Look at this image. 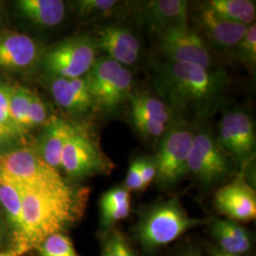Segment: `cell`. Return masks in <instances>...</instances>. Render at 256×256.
I'll list each match as a JSON object with an SVG mask.
<instances>
[{
    "label": "cell",
    "instance_id": "34",
    "mask_svg": "<svg viewBox=\"0 0 256 256\" xmlns=\"http://www.w3.org/2000/svg\"><path fill=\"white\" fill-rule=\"evenodd\" d=\"M138 162L144 185V188L146 189L147 187L155 180L156 174L155 160L154 156H144L138 158Z\"/></svg>",
    "mask_w": 256,
    "mask_h": 256
},
{
    "label": "cell",
    "instance_id": "4",
    "mask_svg": "<svg viewBox=\"0 0 256 256\" xmlns=\"http://www.w3.org/2000/svg\"><path fill=\"white\" fill-rule=\"evenodd\" d=\"M0 176L14 183L19 189L57 192L72 188L32 148H16L0 154Z\"/></svg>",
    "mask_w": 256,
    "mask_h": 256
},
{
    "label": "cell",
    "instance_id": "7",
    "mask_svg": "<svg viewBox=\"0 0 256 256\" xmlns=\"http://www.w3.org/2000/svg\"><path fill=\"white\" fill-rule=\"evenodd\" d=\"M86 78L94 106L106 113L116 111L132 94L131 72L106 56L95 60Z\"/></svg>",
    "mask_w": 256,
    "mask_h": 256
},
{
    "label": "cell",
    "instance_id": "32",
    "mask_svg": "<svg viewBox=\"0 0 256 256\" xmlns=\"http://www.w3.org/2000/svg\"><path fill=\"white\" fill-rule=\"evenodd\" d=\"M28 120L30 128H36L40 126H46L48 119V110L46 108L45 102L41 99V97L32 92L30 111H28Z\"/></svg>",
    "mask_w": 256,
    "mask_h": 256
},
{
    "label": "cell",
    "instance_id": "40",
    "mask_svg": "<svg viewBox=\"0 0 256 256\" xmlns=\"http://www.w3.org/2000/svg\"><path fill=\"white\" fill-rule=\"evenodd\" d=\"M0 238H1V232H0Z\"/></svg>",
    "mask_w": 256,
    "mask_h": 256
},
{
    "label": "cell",
    "instance_id": "24",
    "mask_svg": "<svg viewBox=\"0 0 256 256\" xmlns=\"http://www.w3.org/2000/svg\"><path fill=\"white\" fill-rule=\"evenodd\" d=\"M128 101L130 102L131 113H137L165 126L173 120V113L167 104L146 92H134L130 95Z\"/></svg>",
    "mask_w": 256,
    "mask_h": 256
},
{
    "label": "cell",
    "instance_id": "13",
    "mask_svg": "<svg viewBox=\"0 0 256 256\" xmlns=\"http://www.w3.org/2000/svg\"><path fill=\"white\" fill-rule=\"evenodd\" d=\"M36 41L25 34L12 30H0V68L23 72L34 68L42 58Z\"/></svg>",
    "mask_w": 256,
    "mask_h": 256
},
{
    "label": "cell",
    "instance_id": "3",
    "mask_svg": "<svg viewBox=\"0 0 256 256\" xmlns=\"http://www.w3.org/2000/svg\"><path fill=\"white\" fill-rule=\"evenodd\" d=\"M209 221L191 218L178 198L160 200L140 209L133 234L142 250L153 254L186 232L209 224Z\"/></svg>",
    "mask_w": 256,
    "mask_h": 256
},
{
    "label": "cell",
    "instance_id": "26",
    "mask_svg": "<svg viewBox=\"0 0 256 256\" xmlns=\"http://www.w3.org/2000/svg\"><path fill=\"white\" fill-rule=\"evenodd\" d=\"M101 256H140L128 236L116 227L102 230Z\"/></svg>",
    "mask_w": 256,
    "mask_h": 256
},
{
    "label": "cell",
    "instance_id": "6",
    "mask_svg": "<svg viewBox=\"0 0 256 256\" xmlns=\"http://www.w3.org/2000/svg\"><path fill=\"white\" fill-rule=\"evenodd\" d=\"M232 158L218 144L216 138L207 128L194 130L188 158V174L205 190L225 182L234 174Z\"/></svg>",
    "mask_w": 256,
    "mask_h": 256
},
{
    "label": "cell",
    "instance_id": "21",
    "mask_svg": "<svg viewBox=\"0 0 256 256\" xmlns=\"http://www.w3.org/2000/svg\"><path fill=\"white\" fill-rule=\"evenodd\" d=\"M16 7L28 20L42 27L58 26L66 14L64 3L60 0H19Z\"/></svg>",
    "mask_w": 256,
    "mask_h": 256
},
{
    "label": "cell",
    "instance_id": "28",
    "mask_svg": "<svg viewBox=\"0 0 256 256\" xmlns=\"http://www.w3.org/2000/svg\"><path fill=\"white\" fill-rule=\"evenodd\" d=\"M234 54L250 70H254L256 64V25L248 26L245 36L234 50Z\"/></svg>",
    "mask_w": 256,
    "mask_h": 256
},
{
    "label": "cell",
    "instance_id": "15",
    "mask_svg": "<svg viewBox=\"0 0 256 256\" xmlns=\"http://www.w3.org/2000/svg\"><path fill=\"white\" fill-rule=\"evenodd\" d=\"M198 21L208 43L221 50H234L248 28L221 18L205 5Z\"/></svg>",
    "mask_w": 256,
    "mask_h": 256
},
{
    "label": "cell",
    "instance_id": "17",
    "mask_svg": "<svg viewBox=\"0 0 256 256\" xmlns=\"http://www.w3.org/2000/svg\"><path fill=\"white\" fill-rule=\"evenodd\" d=\"M50 88L56 104L68 112L82 114L95 106L86 75L72 79L54 78Z\"/></svg>",
    "mask_w": 256,
    "mask_h": 256
},
{
    "label": "cell",
    "instance_id": "1",
    "mask_svg": "<svg viewBox=\"0 0 256 256\" xmlns=\"http://www.w3.org/2000/svg\"><path fill=\"white\" fill-rule=\"evenodd\" d=\"M228 75L221 70L198 64L164 62L156 70L153 84L176 119L186 116L202 119L218 108L229 86ZM187 122V120H186Z\"/></svg>",
    "mask_w": 256,
    "mask_h": 256
},
{
    "label": "cell",
    "instance_id": "14",
    "mask_svg": "<svg viewBox=\"0 0 256 256\" xmlns=\"http://www.w3.org/2000/svg\"><path fill=\"white\" fill-rule=\"evenodd\" d=\"M94 42L97 50L119 64L131 66L137 62L140 44L126 28L118 25L102 28Z\"/></svg>",
    "mask_w": 256,
    "mask_h": 256
},
{
    "label": "cell",
    "instance_id": "33",
    "mask_svg": "<svg viewBox=\"0 0 256 256\" xmlns=\"http://www.w3.org/2000/svg\"><path fill=\"white\" fill-rule=\"evenodd\" d=\"M124 186L129 192H131V191L138 192V191L146 190L144 182H142V174H140L138 158L134 160V162H132L131 164L129 166Z\"/></svg>",
    "mask_w": 256,
    "mask_h": 256
},
{
    "label": "cell",
    "instance_id": "19",
    "mask_svg": "<svg viewBox=\"0 0 256 256\" xmlns=\"http://www.w3.org/2000/svg\"><path fill=\"white\" fill-rule=\"evenodd\" d=\"M74 124L63 119H50L39 138L37 152L50 167L59 171L64 146L70 137Z\"/></svg>",
    "mask_w": 256,
    "mask_h": 256
},
{
    "label": "cell",
    "instance_id": "5",
    "mask_svg": "<svg viewBox=\"0 0 256 256\" xmlns=\"http://www.w3.org/2000/svg\"><path fill=\"white\" fill-rule=\"evenodd\" d=\"M194 135V130L184 120L173 119L167 126L154 156L155 182L160 190L173 189L188 174V158Z\"/></svg>",
    "mask_w": 256,
    "mask_h": 256
},
{
    "label": "cell",
    "instance_id": "25",
    "mask_svg": "<svg viewBox=\"0 0 256 256\" xmlns=\"http://www.w3.org/2000/svg\"><path fill=\"white\" fill-rule=\"evenodd\" d=\"M32 90L21 86H12L10 95V106L12 119L20 132L24 135L30 129L28 111Z\"/></svg>",
    "mask_w": 256,
    "mask_h": 256
},
{
    "label": "cell",
    "instance_id": "23",
    "mask_svg": "<svg viewBox=\"0 0 256 256\" xmlns=\"http://www.w3.org/2000/svg\"><path fill=\"white\" fill-rule=\"evenodd\" d=\"M218 16L244 26L256 23V2L250 0H210L204 4Z\"/></svg>",
    "mask_w": 256,
    "mask_h": 256
},
{
    "label": "cell",
    "instance_id": "9",
    "mask_svg": "<svg viewBox=\"0 0 256 256\" xmlns=\"http://www.w3.org/2000/svg\"><path fill=\"white\" fill-rule=\"evenodd\" d=\"M94 39L75 36L52 46L42 56L44 68L54 78H79L90 72L96 60Z\"/></svg>",
    "mask_w": 256,
    "mask_h": 256
},
{
    "label": "cell",
    "instance_id": "30",
    "mask_svg": "<svg viewBox=\"0 0 256 256\" xmlns=\"http://www.w3.org/2000/svg\"><path fill=\"white\" fill-rule=\"evenodd\" d=\"M10 86L6 82H0V124L8 128L12 133L22 140L24 135L20 132L18 126L16 124L10 113Z\"/></svg>",
    "mask_w": 256,
    "mask_h": 256
},
{
    "label": "cell",
    "instance_id": "22",
    "mask_svg": "<svg viewBox=\"0 0 256 256\" xmlns=\"http://www.w3.org/2000/svg\"><path fill=\"white\" fill-rule=\"evenodd\" d=\"M0 204L5 210L10 227L14 230L16 247L25 250L23 245V232H24V218H23V200L22 192L14 183L0 176ZM26 252V250H25Z\"/></svg>",
    "mask_w": 256,
    "mask_h": 256
},
{
    "label": "cell",
    "instance_id": "2",
    "mask_svg": "<svg viewBox=\"0 0 256 256\" xmlns=\"http://www.w3.org/2000/svg\"><path fill=\"white\" fill-rule=\"evenodd\" d=\"M20 190L24 218L22 248L26 252L74 224L82 216L90 192L74 187L57 192Z\"/></svg>",
    "mask_w": 256,
    "mask_h": 256
},
{
    "label": "cell",
    "instance_id": "18",
    "mask_svg": "<svg viewBox=\"0 0 256 256\" xmlns=\"http://www.w3.org/2000/svg\"><path fill=\"white\" fill-rule=\"evenodd\" d=\"M189 4L183 0L149 1L142 12V20L155 32L167 28L188 25Z\"/></svg>",
    "mask_w": 256,
    "mask_h": 256
},
{
    "label": "cell",
    "instance_id": "8",
    "mask_svg": "<svg viewBox=\"0 0 256 256\" xmlns=\"http://www.w3.org/2000/svg\"><path fill=\"white\" fill-rule=\"evenodd\" d=\"M114 168V162L104 154L99 140L86 129L74 126L61 158V169L72 180H84L108 176Z\"/></svg>",
    "mask_w": 256,
    "mask_h": 256
},
{
    "label": "cell",
    "instance_id": "10",
    "mask_svg": "<svg viewBox=\"0 0 256 256\" xmlns=\"http://www.w3.org/2000/svg\"><path fill=\"white\" fill-rule=\"evenodd\" d=\"M158 48L167 62L192 64L214 70L212 56L202 36L188 25L167 28L156 32Z\"/></svg>",
    "mask_w": 256,
    "mask_h": 256
},
{
    "label": "cell",
    "instance_id": "39",
    "mask_svg": "<svg viewBox=\"0 0 256 256\" xmlns=\"http://www.w3.org/2000/svg\"><path fill=\"white\" fill-rule=\"evenodd\" d=\"M0 232H1V224H0Z\"/></svg>",
    "mask_w": 256,
    "mask_h": 256
},
{
    "label": "cell",
    "instance_id": "12",
    "mask_svg": "<svg viewBox=\"0 0 256 256\" xmlns=\"http://www.w3.org/2000/svg\"><path fill=\"white\" fill-rule=\"evenodd\" d=\"M214 204L220 214L238 223L256 218V190L243 176L220 187L214 194Z\"/></svg>",
    "mask_w": 256,
    "mask_h": 256
},
{
    "label": "cell",
    "instance_id": "31",
    "mask_svg": "<svg viewBox=\"0 0 256 256\" xmlns=\"http://www.w3.org/2000/svg\"><path fill=\"white\" fill-rule=\"evenodd\" d=\"M131 120L134 126L142 135L150 138H160L167 128V126L164 124L144 117L137 113H131Z\"/></svg>",
    "mask_w": 256,
    "mask_h": 256
},
{
    "label": "cell",
    "instance_id": "29",
    "mask_svg": "<svg viewBox=\"0 0 256 256\" xmlns=\"http://www.w3.org/2000/svg\"><path fill=\"white\" fill-rule=\"evenodd\" d=\"M118 4L115 0H79L75 2V7L80 16L95 19L110 16Z\"/></svg>",
    "mask_w": 256,
    "mask_h": 256
},
{
    "label": "cell",
    "instance_id": "37",
    "mask_svg": "<svg viewBox=\"0 0 256 256\" xmlns=\"http://www.w3.org/2000/svg\"><path fill=\"white\" fill-rule=\"evenodd\" d=\"M207 252H208V256H238L225 252L221 250L218 248L216 247L214 245L208 246L207 247Z\"/></svg>",
    "mask_w": 256,
    "mask_h": 256
},
{
    "label": "cell",
    "instance_id": "20",
    "mask_svg": "<svg viewBox=\"0 0 256 256\" xmlns=\"http://www.w3.org/2000/svg\"><path fill=\"white\" fill-rule=\"evenodd\" d=\"M102 230L115 227L128 218L131 212V196L124 185H117L102 194L99 202Z\"/></svg>",
    "mask_w": 256,
    "mask_h": 256
},
{
    "label": "cell",
    "instance_id": "16",
    "mask_svg": "<svg viewBox=\"0 0 256 256\" xmlns=\"http://www.w3.org/2000/svg\"><path fill=\"white\" fill-rule=\"evenodd\" d=\"M210 232L216 247L230 254L245 256L254 248V238L248 230L229 218H212Z\"/></svg>",
    "mask_w": 256,
    "mask_h": 256
},
{
    "label": "cell",
    "instance_id": "27",
    "mask_svg": "<svg viewBox=\"0 0 256 256\" xmlns=\"http://www.w3.org/2000/svg\"><path fill=\"white\" fill-rule=\"evenodd\" d=\"M37 248L39 256H79L70 238L63 232L46 238Z\"/></svg>",
    "mask_w": 256,
    "mask_h": 256
},
{
    "label": "cell",
    "instance_id": "38",
    "mask_svg": "<svg viewBox=\"0 0 256 256\" xmlns=\"http://www.w3.org/2000/svg\"><path fill=\"white\" fill-rule=\"evenodd\" d=\"M26 252L19 248H16L10 250H6V252H0V256H23Z\"/></svg>",
    "mask_w": 256,
    "mask_h": 256
},
{
    "label": "cell",
    "instance_id": "36",
    "mask_svg": "<svg viewBox=\"0 0 256 256\" xmlns=\"http://www.w3.org/2000/svg\"><path fill=\"white\" fill-rule=\"evenodd\" d=\"M172 256H203L200 248L192 245H186L178 248Z\"/></svg>",
    "mask_w": 256,
    "mask_h": 256
},
{
    "label": "cell",
    "instance_id": "35",
    "mask_svg": "<svg viewBox=\"0 0 256 256\" xmlns=\"http://www.w3.org/2000/svg\"><path fill=\"white\" fill-rule=\"evenodd\" d=\"M20 138L0 124V154L18 148Z\"/></svg>",
    "mask_w": 256,
    "mask_h": 256
},
{
    "label": "cell",
    "instance_id": "11",
    "mask_svg": "<svg viewBox=\"0 0 256 256\" xmlns=\"http://www.w3.org/2000/svg\"><path fill=\"white\" fill-rule=\"evenodd\" d=\"M216 140L240 169L244 170L256 155L254 124L245 110L227 111L221 119Z\"/></svg>",
    "mask_w": 256,
    "mask_h": 256
}]
</instances>
